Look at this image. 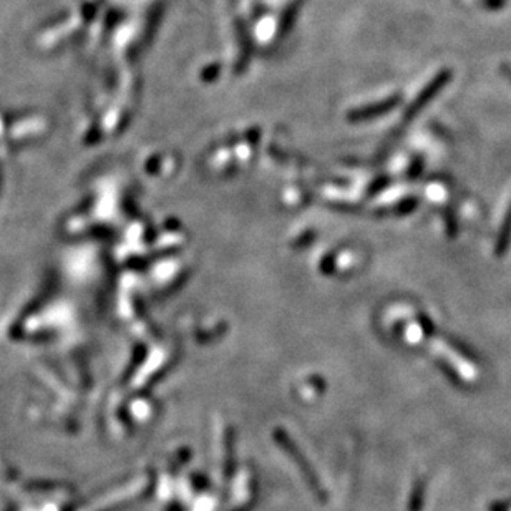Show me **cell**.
Listing matches in <instances>:
<instances>
[{
    "label": "cell",
    "instance_id": "cell-1",
    "mask_svg": "<svg viewBox=\"0 0 511 511\" xmlns=\"http://www.w3.org/2000/svg\"><path fill=\"white\" fill-rule=\"evenodd\" d=\"M511 240V204H510V210L506 212V218L505 223L501 224V231L500 236H498V254H503L505 249L508 248Z\"/></svg>",
    "mask_w": 511,
    "mask_h": 511
},
{
    "label": "cell",
    "instance_id": "cell-2",
    "mask_svg": "<svg viewBox=\"0 0 511 511\" xmlns=\"http://www.w3.org/2000/svg\"><path fill=\"white\" fill-rule=\"evenodd\" d=\"M506 74H508L511 76V68H508V70H506Z\"/></svg>",
    "mask_w": 511,
    "mask_h": 511
}]
</instances>
